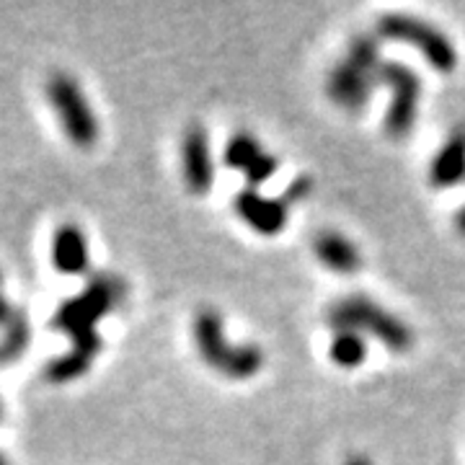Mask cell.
<instances>
[{"label": "cell", "instance_id": "ffe728a7", "mask_svg": "<svg viewBox=\"0 0 465 465\" xmlns=\"http://www.w3.org/2000/svg\"><path fill=\"white\" fill-rule=\"evenodd\" d=\"M455 228H458V232L465 238V204L460 207V213H458V217H455Z\"/></svg>", "mask_w": 465, "mask_h": 465}, {"label": "cell", "instance_id": "6da1fadb", "mask_svg": "<svg viewBox=\"0 0 465 465\" xmlns=\"http://www.w3.org/2000/svg\"><path fill=\"white\" fill-rule=\"evenodd\" d=\"M124 295H127V284L116 274L99 272L88 280L78 298H70L60 305V311L52 318V326L73 339V349L65 357H57L52 365H47V372H45L47 381L67 382L84 375L101 349L96 323L104 316H109L124 300Z\"/></svg>", "mask_w": 465, "mask_h": 465}, {"label": "cell", "instance_id": "ac0fdd59", "mask_svg": "<svg viewBox=\"0 0 465 465\" xmlns=\"http://www.w3.org/2000/svg\"><path fill=\"white\" fill-rule=\"evenodd\" d=\"M277 168H280V161H277L274 155H269V153H262L243 173H246V182H249L251 186H262V183L269 182V179L277 173Z\"/></svg>", "mask_w": 465, "mask_h": 465}, {"label": "cell", "instance_id": "4fadbf2b", "mask_svg": "<svg viewBox=\"0 0 465 465\" xmlns=\"http://www.w3.org/2000/svg\"><path fill=\"white\" fill-rule=\"evenodd\" d=\"M329 354H331L333 365L347 367V370L360 367L367 360L365 336L357 331H339L333 336Z\"/></svg>", "mask_w": 465, "mask_h": 465}, {"label": "cell", "instance_id": "52a82bcc", "mask_svg": "<svg viewBox=\"0 0 465 465\" xmlns=\"http://www.w3.org/2000/svg\"><path fill=\"white\" fill-rule=\"evenodd\" d=\"M232 207L243 223L262 235H277L287 225V204L282 200H269L262 197L256 189H243L235 194Z\"/></svg>", "mask_w": 465, "mask_h": 465}, {"label": "cell", "instance_id": "30bf717a", "mask_svg": "<svg viewBox=\"0 0 465 465\" xmlns=\"http://www.w3.org/2000/svg\"><path fill=\"white\" fill-rule=\"evenodd\" d=\"M460 182H465V127H455L434 155L430 183L434 189H452Z\"/></svg>", "mask_w": 465, "mask_h": 465}, {"label": "cell", "instance_id": "9a60e30c", "mask_svg": "<svg viewBox=\"0 0 465 465\" xmlns=\"http://www.w3.org/2000/svg\"><path fill=\"white\" fill-rule=\"evenodd\" d=\"M262 367H264V351L262 349L256 344H238V347H232L231 360L223 370V375L232 378V381H249Z\"/></svg>", "mask_w": 465, "mask_h": 465}, {"label": "cell", "instance_id": "5b68a950", "mask_svg": "<svg viewBox=\"0 0 465 465\" xmlns=\"http://www.w3.org/2000/svg\"><path fill=\"white\" fill-rule=\"evenodd\" d=\"M47 96L60 114L67 137L78 148H94L99 140V122H96V114L91 112L85 96L81 94L78 84L65 73H54L47 81Z\"/></svg>", "mask_w": 465, "mask_h": 465}, {"label": "cell", "instance_id": "ba28073f", "mask_svg": "<svg viewBox=\"0 0 465 465\" xmlns=\"http://www.w3.org/2000/svg\"><path fill=\"white\" fill-rule=\"evenodd\" d=\"M213 155H210V137L202 124H192L183 134V179L192 194H207L213 186Z\"/></svg>", "mask_w": 465, "mask_h": 465}, {"label": "cell", "instance_id": "d6986e66", "mask_svg": "<svg viewBox=\"0 0 465 465\" xmlns=\"http://www.w3.org/2000/svg\"><path fill=\"white\" fill-rule=\"evenodd\" d=\"M311 192H313V179L311 176H298V179H292L290 186L284 189L282 202L284 204H295V202L308 200Z\"/></svg>", "mask_w": 465, "mask_h": 465}, {"label": "cell", "instance_id": "277c9868", "mask_svg": "<svg viewBox=\"0 0 465 465\" xmlns=\"http://www.w3.org/2000/svg\"><path fill=\"white\" fill-rule=\"evenodd\" d=\"M378 85H388L393 91V104L385 114V124L382 130L391 140H403L414 130L416 122V106H419V96H421V81L411 67L403 63H393V60H382L375 75Z\"/></svg>", "mask_w": 465, "mask_h": 465}, {"label": "cell", "instance_id": "5bb4252c", "mask_svg": "<svg viewBox=\"0 0 465 465\" xmlns=\"http://www.w3.org/2000/svg\"><path fill=\"white\" fill-rule=\"evenodd\" d=\"M347 60L354 67H360L367 75H378V67L382 65L381 60V36L378 34H357L349 42Z\"/></svg>", "mask_w": 465, "mask_h": 465}, {"label": "cell", "instance_id": "e0dca14e", "mask_svg": "<svg viewBox=\"0 0 465 465\" xmlns=\"http://www.w3.org/2000/svg\"><path fill=\"white\" fill-rule=\"evenodd\" d=\"M262 153V145L249 133L232 134L231 143L225 145V166L232 171H246Z\"/></svg>", "mask_w": 465, "mask_h": 465}, {"label": "cell", "instance_id": "8fae6325", "mask_svg": "<svg viewBox=\"0 0 465 465\" xmlns=\"http://www.w3.org/2000/svg\"><path fill=\"white\" fill-rule=\"evenodd\" d=\"M313 251H316L318 262L329 266L333 274L349 277V274H357L362 266V256L357 246L339 232H321L313 241Z\"/></svg>", "mask_w": 465, "mask_h": 465}, {"label": "cell", "instance_id": "7c38bea8", "mask_svg": "<svg viewBox=\"0 0 465 465\" xmlns=\"http://www.w3.org/2000/svg\"><path fill=\"white\" fill-rule=\"evenodd\" d=\"M52 262L63 274H84L88 269V243L78 225H63L52 241Z\"/></svg>", "mask_w": 465, "mask_h": 465}, {"label": "cell", "instance_id": "8992f818", "mask_svg": "<svg viewBox=\"0 0 465 465\" xmlns=\"http://www.w3.org/2000/svg\"><path fill=\"white\" fill-rule=\"evenodd\" d=\"M378 81L372 75L362 73L360 67H354L349 60H339L333 65L331 75H329V96L331 101L344 109V112H351V114H360L365 112L367 104L372 99V91H375Z\"/></svg>", "mask_w": 465, "mask_h": 465}, {"label": "cell", "instance_id": "3957f363", "mask_svg": "<svg viewBox=\"0 0 465 465\" xmlns=\"http://www.w3.org/2000/svg\"><path fill=\"white\" fill-rule=\"evenodd\" d=\"M378 36L419 50L437 73H452L458 65V52L437 26L403 14H388L378 21Z\"/></svg>", "mask_w": 465, "mask_h": 465}, {"label": "cell", "instance_id": "2e32d148", "mask_svg": "<svg viewBox=\"0 0 465 465\" xmlns=\"http://www.w3.org/2000/svg\"><path fill=\"white\" fill-rule=\"evenodd\" d=\"M29 339H32L29 321H26V316L18 311L16 318L5 326V339L0 341V365L18 360V357H21V351H24L26 344H29Z\"/></svg>", "mask_w": 465, "mask_h": 465}, {"label": "cell", "instance_id": "7402d4cb", "mask_svg": "<svg viewBox=\"0 0 465 465\" xmlns=\"http://www.w3.org/2000/svg\"><path fill=\"white\" fill-rule=\"evenodd\" d=\"M0 465H11V463H8V460H5V458L0 455Z\"/></svg>", "mask_w": 465, "mask_h": 465}, {"label": "cell", "instance_id": "9c48e42d", "mask_svg": "<svg viewBox=\"0 0 465 465\" xmlns=\"http://www.w3.org/2000/svg\"><path fill=\"white\" fill-rule=\"evenodd\" d=\"M194 341L200 349L202 360L215 370H225L232 354V344H228L223 331V318L213 308H204L194 318Z\"/></svg>", "mask_w": 465, "mask_h": 465}, {"label": "cell", "instance_id": "7a4b0ae2", "mask_svg": "<svg viewBox=\"0 0 465 465\" xmlns=\"http://www.w3.org/2000/svg\"><path fill=\"white\" fill-rule=\"evenodd\" d=\"M326 321H329V326L336 333H370L378 341H382L391 351H399V354L409 351L411 344H414V333H411V329L401 318L388 313V311H382L381 305H375L372 300L360 298V295L333 302Z\"/></svg>", "mask_w": 465, "mask_h": 465}, {"label": "cell", "instance_id": "44dd1931", "mask_svg": "<svg viewBox=\"0 0 465 465\" xmlns=\"http://www.w3.org/2000/svg\"><path fill=\"white\" fill-rule=\"evenodd\" d=\"M344 465H372V463H370V458H365V455H351V458H347V463Z\"/></svg>", "mask_w": 465, "mask_h": 465}]
</instances>
